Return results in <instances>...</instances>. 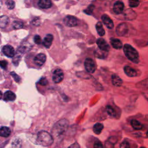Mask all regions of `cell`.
Listing matches in <instances>:
<instances>
[{
    "instance_id": "cell-18",
    "label": "cell",
    "mask_w": 148,
    "mask_h": 148,
    "mask_svg": "<svg viewBox=\"0 0 148 148\" xmlns=\"http://www.w3.org/2000/svg\"><path fill=\"white\" fill-rule=\"evenodd\" d=\"M131 125L132 127L135 130H141L144 127L143 125L136 119H132L131 121Z\"/></svg>"
},
{
    "instance_id": "cell-21",
    "label": "cell",
    "mask_w": 148,
    "mask_h": 148,
    "mask_svg": "<svg viewBox=\"0 0 148 148\" xmlns=\"http://www.w3.org/2000/svg\"><path fill=\"white\" fill-rule=\"evenodd\" d=\"M0 135L2 137H8L10 135V130L7 127H2L0 130Z\"/></svg>"
},
{
    "instance_id": "cell-13",
    "label": "cell",
    "mask_w": 148,
    "mask_h": 148,
    "mask_svg": "<svg viewBox=\"0 0 148 148\" xmlns=\"http://www.w3.org/2000/svg\"><path fill=\"white\" fill-rule=\"evenodd\" d=\"M53 40V36L51 34H47L43 39L42 43L45 47L49 48L52 44Z\"/></svg>"
},
{
    "instance_id": "cell-37",
    "label": "cell",
    "mask_w": 148,
    "mask_h": 148,
    "mask_svg": "<svg viewBox=\"0 0 148 148\" xmlns=\"http://www.w3.org/2000/svg\"><path fill=\"white\" fill-rule=\"evenodd\" d=\"M68 148H79V145L77 143H75L73 144H72L70 147H69Z\"/></svg>"
},
{
    "instance_id": "cell-19",
    "label": "cell",
    "mask_w": 148,
    "mask_h": 148,
    "mask_svg": "<svg viewBox=\"0 0 148 148\" xmlns=\"http://www.w3.org/2000/svg\"><path fill=\"white\" fill-rule=\"evenodd\" d=\"M3 99L8 101H13L16 99V95L11 91H7L4 93Z\"/></svg>"
},
{
    "instance_id": "cell-23",
    "label": "cell",
    "mask_w": 148,
    "mask_h": 148,
    "mask_svg": "<svg viewBox=\"0 0 148 148\" xmlns=\"http://www.w3.org/2000/svg\"><path fill=\"white\" fill-rule=\"evenodd\" d=\"M103 128V124L99 123H97L93 127V131L96 134H99L101 132Z\"/></svg>"
},
{
    "instance_id": "cell-32",
    "label": "cell",
    "mask_w": 148,
    "mask_h": 148,
    "mask_svg": "<svg viewBox=\"0 0 148 148\" xmlns=\"http://www.w3.org/2000/svg\"><path fill=\"white\" fill-rule=\"evenodd\" d=\"M10 75L12 76V77H13V79H14V80L16 82H20L21 80V78L19 77L18 75H17L14 72H12L10 73Z\"/></svg>"
},
{
    "instance_id": "cell-25",
    "label": "cell",
    "mask_w": 148,
    "mask_h": 148,
    "mask_svg": "<svg viewBox=\"0 0 148 148\" xmlns=\"http://www.w3.org/2000/svg\"><path fill=\"white\" fill-rule=\"evenodd\" d=\"M106 112L109 116H110L112 117L116 116V111L111 106H110V105L106 106Z\"/></svg>"
},
{
    "instance_id": "cell-39",
    "label": "cell",
    "mask_w": 148,
    "mask_h": 148,
    "mask_svg": "<svg viewBox=\"0 0 148 148\" xmlns=\"http://www.w3.org/2000/svg\"><path fill=\"white\" fill-rule=\"evenodd\" d=\"M140 148H146V147H143V146H142V147H140Z\"/></svg>"
},
{
    "instance_id": "cell-24",
    "label": "cell",
    "mask_w": 148,
    "mask_h": 148,
    "mask_svg": "<svg viewBox=\"0 0 148 148\" xmlns=\"http://www.w3.org/2000/svg\"><path fill=\"white\" fill-rule=\"evenodd\" d=\"M9 18L6 16H2L0 18V26L1 28L5 27L9 23Z\"/></svg>"
},
{
    "instance_id": "cell-8",
    "label": "cell",
    "mask_w": 148,
    "mask_h": 148,
    "mask_svg": "<svg viewBox=\"0 0 148 148\" xmlns=\"http://www.w3.org/2000/svg\"><path fill=\"white\" fill-rule=\"evenodd\" d=\"M97 44L99 49L104 51L108 52L110 50V46L108 45V43L103 39H102L101 38H98L97 40Z\"/></svg>"
},
{
    "instance_id": "cell-38",
    "label": "cell",
    "mask_w": 148,
    "mask_h": 148,
    "mask_svg": "<svg viewBox=\"0 0 148 148\" xmlns=\"http://www.w3.org/2000/svg\"><path fill=\"white\" fill-rule=\"evenodd\" d=\"M146 136L148 137V130L147 131V132H146Z\"/></svg>"
},
{
    "instance_id": "cell-33",
    "label": "cell",
    "mask_w": 148,
    "mask_h": 148,
    "mask_svg": "<svg viewBox=\"0 0 148 148\" xmlns=\"http://www.w3.org/2000/svg\"><path fill=\"white\" fill-rule=\"evenodd\" d=\"M34 40L35 42V43L36 44H38V45H39L42 43V39H41V38L39 35H35L34 38Z\"/></svg>"
},
{
    "instance_id": "cell-16",
    "label": "cell",
    "mask_w": 148,
    "mask_h": 148,
    "mask_svg": "<svg viewBox=\"0 0 148 148\" xmlns=\"http://www.w3.org/2000/svg\"><path fill=\"white\" fill-rule=\"evenodd\" d=\"M110 43L113 48L116 49H120L123 47V43L121 41L117 38H112L110 39Z\"/></svg>"
},
{
    "instance_id": "cell-31",
    "label": "cell",
    "mask_w": 148,
    "mask_h": 148,
    "mask_svg": "<svg viewBox=\"0 0 148 148\" xmlns=\"http://www.w3.org/2000/svg\"><path fill=\"white\" fill-rule=\"evenodd\" d=\"M120 148H131V145L129 141L124 140L120 145Z\"/></svg>"
},
{
    "instance_id": "cell-40",
    "label": "cell",
    "mask_w": 148,
    "mask_h": 148,
    "mask_svg": "<svg viewBox=\"0 0 148 148\" xmlns=\"http://www.w3.org/2000/svg\"><path fill=\"white\" fill-rule=\"evenodd\" d=\"M146 98H147V101H148V97H146Z\"/></svg>"
},
{
    "instance_id": "cell-2",
    "label": "cell",
    "mask_w": 148,
    "mask_h": 148,
    "mask_svg": "<svg viewBox=\"0 0 148 148\" xmlns=\"http://www.w3.org/2000/svg\"><path fill=\"white\" fill-rule=\"evenodd\" d=\"M37 142L43 146H49L53 142L52 136L45 131H40L37 135Z\"/></svg>"
},
{
    "instance_id": "cell-34",
    "label": "cell",
    "mask_w": 148,
    "mask_h": 148,
    "mask_svg": "<svg viewBox=\"0 0 148 148\" xmlns=\"http://www.w3.org/2000/svg\"><path fill=\"white\" fill-rule=\"evenodd\" d=\"M38 83L40 84V85H42V86H46V85L47 84L48 82H47V80L45 77H42L39 80Z\"/></svg>"
},
{
    "instance_id": "cell-10",
    "label": "cell",
    "mask_w": 148,
    "mask_h": 148,
    "mask_svg": "<svg viewBox=\"0 0 148 148\" xmlns=\"http://www.w3.org/2000/svg\"><path fill=\"white\" fill-rule=\"evenodd\" d=\"M46 60V57L45 54L43 53H39L35 57L34 59V61L36 65L38 66H42L45 62Z\"/></svg>"
},
{
    "instance_id": "cell-5",
    "label": "cell",
    "mask_w": 148,
    "mask_h": 148,
    "mask_svg": "<svg viewBox=\"0 0 148 148\" xmlns=\"http://www.w3.org/2000/svg\"><path fill=\"white\" fill-rule=\"evenodd\" d=\"M116 31L118 36H125L128 31V27L126 23H122L117 25Z\"/></svg>"
},
{
    "instance_id": "cell-7",
    "label": "cell",
    "mask_w": 148,
    "mask_h": 148,
    "mask_svg": "<svg viewBox=\"0 0 148 148\" xmlns=\"http://www.w3.org/2000/svg\"><path fill=\"white\" fill-rule=\"evenodd\" d=\"M63 21L65 25L70 27H75L77 24V20L75 17L72 16H66L64 18Z\"/></svg>"
},
{
    "instance_id": "cell-36",
    "label": "cell",
    "mask_w": 148,
    "mask_h": 148,
    "mask_svg": "<svg viewBox=\"0 0 148 148\" xmlns=\"http://www.w3.org/2000/svg\"><path fill=\"white\" fill-rule=\"evenodd\" d=\"M7 65H8V62H7L6 61L3 60V61H1V66L2 68H3L4 69H6Z\"/></svg>"
},
{
    "instance_id": "cell-22",
    "label": "cell",
    "mask_w": 148,
    "mask_h": 148,
    "mask_svg": "<svg viewBox=\"0 0 148 148\" xmlns=\"http://www.w3.org/2000/svg\"><path fill=\"white\" fill-rule=\"evenodd\" d=\"M125 17L128 20H134L136 17V13L131 9H128L125 13Z\"/></svg>"
},
{
    "instance_id": "cell-12",
    "label": "cell",
    "mask_w": 148,
    "mask_h": 148,
    "mask_svg": "<svg viewBox=\"0 0 148 148\" xmlns=\"http://www.w3.org/2000/svg\"><path fill=\"white\" fill-rule=\"evenodd\" d=\"M102 22L109 29H112L114 27V24L112 20L106 14H103L101 17Z\"/></svg>"
},
{
    "instance_id": "cell-17",
    "label": "cell",
    "mask_w": 148,
    "mask_h": 148,
    "mask_svg": "<svg viewBox=\"0 0 148 148\" xmlns=\"http://www.w3.org/2000/svg\"><path fill=\"white\" fill-rule=\"evenodd\" d=\"M112 84L116 87H120L123 84V80L117 75H113L112 76Z\"/></svg>"
},
{
    "instance_id": "cell-15",
    "label": "cell",
    "mask_w": 148,
    "mask_h": 148,
    "mask_svg": "<svg viewBox=\"0 0 148 148\" xmlns=\"http://www.w3.org/2000/svg\"><path fill=\"white\" fill-rule=\"evenodd\" d=\"M38 4L39 7L42 9H49L52 5V3L50 0H39Z\"/></svg>"
},
{
    "instance_id": "cell-20",
    "label": "cell",
    "mask_w": 148,
    "mask_h": 148,
    "mask_svg": "<svg viewBox=\"0 0 148 148\" xmlns=\"http://www.w3.org/2000/svg\"><path fill=\"white\" fill-rule=\"evenodd\" d=\"M95 27H96V30H97L98 35L100 36H103L105 35V30H104V29L103 28L102 23L100 22V21H98L96 24Z\"/></svg>"
},
{
    "instance_id": "cell-29",
    "label": "cell",
    "mask_w": 148,
    "mask_h": 148,
    "mask_svg": "<svg viewBox=\"0 0 148 148\" xmlns=\"http://www.w3.org/2000/svg\"><path fill=\"white\" fill-rule=\"evenodd\" d=\"M13 27L14 29H20L23 27V23L20 21H14L13 23Z\"/></svg>"
},
{
    "instance_id": "cell-35",
    "label": "cell",
    "mask_w": 148,
    "mask_h": 148,
    "mask_svg": "<svg viewBox=\"0 0 148 148\" xmlns=\"http://www.w3.org/2000/svg\"><path fill=\"white\" fill-rule=\"evenodd\" d=\"M93 148H103V146L101 142H100L99 141H96L94 143Z\"/></svg>"
},
{
    "instance_id": "cell-26",
    "label": "cell",
    "mask_w": 148,
    "mask_h": 148,
    "mask_svg": "<svg viewBox=\"0 0 148 148\" xmlns=\"http://www.w3.org/2000/svg\"><path fill=\"white\" fill-rule=\"evenodd\" d=\"M21 142L19 139H15L12 142V148H21Z\"/></svg>"
},
{
    "instance_id": "cell-6",
    "label": "cell",
    "mask_w": 148,
    "mask_h": 148,
    "mask_svg": "<svg viewBox=\"0 0 148 148\" xmlns=\"http://www.w3.org/2000/svg\"><path fill=\"white\" fill-rule=\"evenodd\" d=\"M63 79H64V73L60 69H56L54 71L53 73V76H52V79L54 83H58L61 82Z\"/></svg>"
},
{
    "instance_id": "cell-3",
    "label": "cell",
    "mask_w": 148,
    "mask_h": 148,
    "mask_svg": "<svg viewBox=\"0 0 148 148\" xmlns=\"http://www.w3.org/2000/svg\"><path fill=\"white\" fill-rule=\"evenodd\" d=\"M68 121L66 120H62L58 121L54 127L52 134L54 136L58 137L62 135L67 130Z\"/></svg>"
},
{
    "instance_id": "cell-4",
    "label": "cell",
    "mask_w": 148,
    "mask_h": 148,
    "mask_svg": "<svg viewBox=\"0 0 148 148\" xmlns=\"http://www.w3.org/2000/svg\"><path fill=\"white\" fill-rule=\"evenodd\" d=\"M84 67L87 72L92 73L96 69V66L94 61L90 58H87L84 61Z\"/></svg>"
},
{
    "instance_id": "cell-28",
    "label": "cell",
    "mask_w": 148,
    "mask_h": 148,
    "mask_svg": "<svg viewBox=\"0 0 148 148\" xmlns=\"http://www.w3.org/2000/svg\"><path fill=\"white\" fill-rule=\"evenodd\" d=\"M94 8H95V6H94V5H90L87 7V8L86 10H84V12L85 13H86L87 14L91 15L93 12Z\"/></svg>"
},
{
    "instance_id": "cell-1",
    "label": "cell",
    "mask_w": 148,
    "mask_h": 148,
    "mask_svg": "<svg viewBox=\"0 0 148 148\" xmlns=\"http://www.w3.org/2000/svg\"><path fill=\"white\" fill-rule=\"evenodd\" d=\"M124 53L127 58L134 63L138 64L139 61V56L138 51L129 44H125L123 46Z\"/></svg>"
},
{
    "instance_id": "cell-11",
    "label": "cell",
    "mask_w": 148,
    "mask_h": 148,
    "mask_svg": "<svg viewBox=\"0 0 148 148\" xmlns=\"http://www.w3.org/2000/svg\"><path fill=\"white\" fill-rule=\"evenodd\" d=\"M124 8V3L122 2L118 1L114 3L113 5V10L116 14H121L123 12Z\"/></svg>"
},
{
    "instance_id": "cell-30",
    "label": "cell",
    "mask_w": 148,
    "mask_h": 148,
    "mask_svg": "<svg viewBox=\"0 0 148 148\" xmlns=\"http://www.w3.org/2000/svg\"><path fill=\"white\" fill-rule=\"evenodd\" d=\"M6 5L9 9L12 10L14 8L15 2L13 0H7L6 2Z\"/></svg>"
},
{
    "instance_id": "cell-14",
    "label": "cell",
    "mask_w": 148,
    "mask_h": 148,
    "mask_svg": "<svg viewBox=\"0 0 148 148\" xmlns=\"http://www.w3.org/2000/svg\"><path fill=\"white\" fill-rule=\"evenodd\" d=\"M124 71L129 77H135L137 76L136 71L130 66H125L124 67Z\"/></svg>"
},
{
    "instance_id": "cell-9",
    "label": "cell",
    "mask_w": 148,
    "mask_h": 148,
    "mask_svg": "<svg viewBox=\"0 0 148 148\" xmlns=\"http://www.w3.org/2000/svg\"><path fill=\"white\" fill-rule=\"evenodd\" d=\"M2 51L6 56L10 58L13 57L15 54L14 48L10 45L4 46L2 49Z\"/></svg>"
},
{
    "instance_id": "cell-27",
    "label": "cell",
    "mask_w": 148,
    "mask_h": 148,
    "mask_svg": "<svg viewBox=\"0 0 148 148\" xmlns=\"http://www.w3.org/2000/svg\"><path fill=\"white\" fill-rule=\"evenodd\" d=\"M139 0H128V3L130 7L131 8H136L139 5Z\"/></svg>"
}]
</instances>
